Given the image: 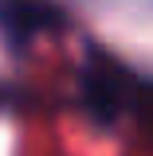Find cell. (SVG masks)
I'll list each match as a JSON object with an SVG mask.
<instances>
[{
	"mask_svg": "<svg viewBox=\"0 0 153 156\" xmlns=\"http://www.w3.org/2000/svg\"><path fill=\"white\" fill-rule=\"evenodd\" d=\"M55 27H63V8L51 0H0V31L12 47H32Z\"/></svg>",
	"mask_w": 153,
	"mask_h": 156,
	"instance_id": "cell-2",
	"label": "cell"
},
{
	"mask_svg": "<svg viewBox=\"0 0 153 156\" xmlns=\"http://www.w3.org/2000/svg\"><path fill=\"white\" fill-rule=\"evenodd\" d=\"M78 98L86 105V113L98 125H118V121H134L145 98V78L130 70L126 62L102 55H86L82 74H78Z\"/></svg>",
	"mask_w": 153,
	"mask_h": 156,
	"instance_id": "cell-1",
	"label": "cell"
}]
</instances>
